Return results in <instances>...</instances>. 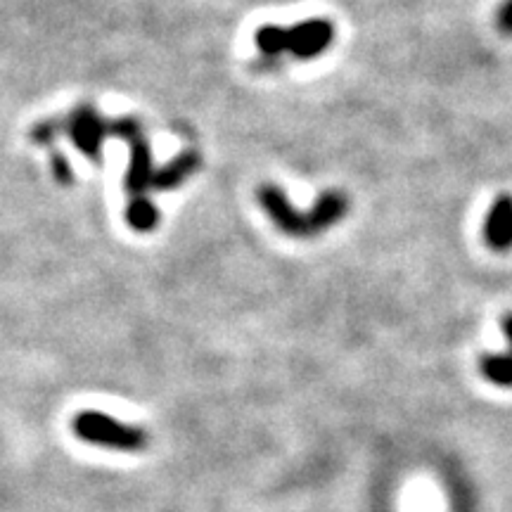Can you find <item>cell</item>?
I'll return each instance as SVG.
<instances>
[{
	"label": "cell",
	"mask_w": 512,
	"mask_h": 512,
	"mask_svg": "<svg viewBox=\"0 0 512 512\" xmlns=\"http://www.w3.org/2000/svg\"><path fill=\"white\" fill-rule=\"evenodd\" d=\"M259 204L264 207L280 233L290 238H313V235L325 233L330 226H335L347 216L349 200L342 190H328L318 197L316 204L309 211H299L292 207L287 195L278 185L264 183L256 190Z\"/></svg>",
	"instance_id": "cell-1"
},
{
	"label": "cell",
	"mask_w": 512,
	"mask_h": 512,
	"mask_svg": "<svg viewBox=\"0 0 512 512\" xmlns=\"http://www.w3.org/2000/svg\"><path fill=\"white\" fill-rule=\"evenodd\" d=\"M76 437L86 444L110 448L121 453H138L147 446V432L138 425H128L102 411H83L72 420Z\"/></svg>",
	"instance_id": "cell-2"
},
{
	"label": "cell",
	"mask_w": 512,
	"mask_h": 512,
	"mask_svg": "<svg viewBox=\"0 0 512 512\" xmlns=\"http://www.w3.org/2000/svg\"><path fill=\"white\" fill-rule=\"evenodd\" d=\"M332 38H335V27L330 19L313 17L287 29V50L299 60H313L332 46Z\"/></svg>",
	"instance_id": "cell-3"
},
{
	"label": "cell",
	"mask_w": 512,
	"mask_h": 512,
	"mask_svg": "<svg viewBox=\"0 0 512 512\" xmlns=\"http://www.w3.org/2000/svg\"><path fill=\"white\" fill-rule=\"evenodd\" d=\"M484 238L494 252H510L512 249V195L503 192L491 204L484 223Z\"/></svg>",
	"instance_id": "cell-4"
},
{
	"label": "cell",
	"mask_w": 512,
	"mask_h": 512,
	"mask_svg": "<svg viewBox=\"0 0 512 512\" xmlns=\"http://www.w3.org/2000/svg\"><path fill=\"white\" fill-rule=\"evenodd\" d=\"M503 332H505V339H508V351L496 356H484L482 363H479V370H482V375L491 384L510 389L512 387V313H505L503 316Z\"/></svg>",
	"instance_id": "cell-5"
},
{
	"label": "cell",
	"mask_w": 512,
	"mask_h": 512,
	"mask_svg": "<svg viewBox=\"0 0 512 512\" xmlns=\"http://www.w3.org/2000/svg\"><path fill=\"white\" fill-rule=\"evenodd\" d=\"M256 48L264 55H280L287 50V29L275 27V24H266L256 31Z\"/></svg>",
	"instance_id": "cell-6"
},
{
	"label": "cell",
	"mask_w": 512,
	"mask_h": 512,
	"mask_svg": "<svg viewBox=\"0 0 512 512\" xmlns=\"http://www.w3.org/2000/svg\"><path fill=\"white\" fill-rule=\"evenodd\" d=\"M498 29L512 36V0H505L501 10H498Z\"/></svg>",
	"instance_id": "cell-7"
}]
</instances>
